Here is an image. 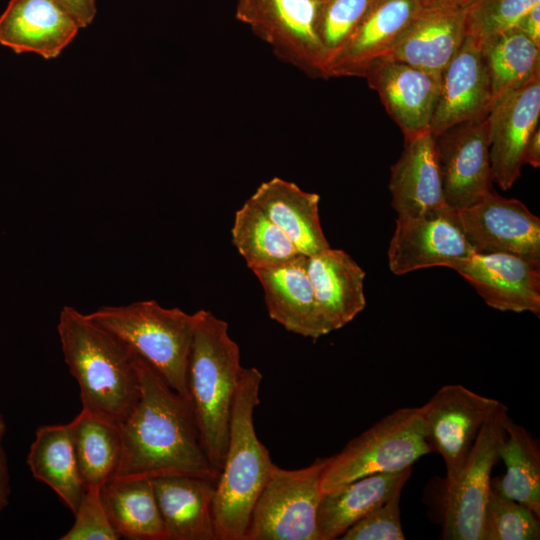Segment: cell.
<instances>
[{"instance_id":"obj_1","label":"cell","mask_w":540,"mask_h":540,"mask_svg":"<svg viewBox=\"0 0 540 540\" xmlns=\"http://www.w3.org/2000/svg\"><path fill=\"white\" fill-rule=\"evenodd\" d=\"M138 365L140 396L119 424L121 457L113 479L187 475L218 481L220 471L202 447L191 401L140 356Z\"/></svg>"},{"instance_id":"obj_2","label":"cell","mask_w":540,"mask_h":540,"mask_svg":"<svg viewBox=\"0 0 540 540\" xmlns=\"http://www.w3.org/2000/svg\"><path fill=\"white\" fill-rule=\"evenodd\" d=\"M57 331L64 361L80 388L82 409L120 424L140 396L139 356L72 306L61 309Z\"/></svg>"},{"instance_id":"obj_3","label":"cell","mask_w":540,"mask_h":540,"mask_svg":"<svg viewBox=\"0 0 540 540\" xmlns=\"http://www.w3.org/2000/svg\"><path fill=\"white\" fill-rule=\"evenodd\" d=\"M262 380L256 367L243 368L213 501L217 540H244L254 504L275 466L254 427Z\"/></svg>"},{"instance_id":"obj_4","label":"cell","mask_w":540,"mask_h":540,"mask_svg":"<svg viewBox=\"0 0 540 540\" xmlns=\"http://www.w3.org/2000/svg\"><path fill=\"white\" fill-rule=\"evenodd\" d=\"M188 388L202 447L220 472L226 455L231 412L243 366L226 321L195 313Z\"/></svg>"},{"instance_id":"obj_5","label":"cell","mask_w":540,"mask_h":540,"mask_svg":"<svg viewBox=\"0 0 540 540\" xmlns=\"http://www.w3.org/2000/svg\"><path fill=\"white\" fill-rule=\"evenodd\" d=\"M88 316L120 337L154 367L169 386L190 400L188 369L195 314L165 308L157 301L101 306Z\"/></svg>"},{"instance_id":"obj_6","label":"cell","mask_w":540,"mask_h":540,"mask_svg":"<svg viewBox=\"0 0 540 540\" xmlns=\"http://www.w3.org/2000/svg\"><path fill=\"white\" fill-rule=\"evenodd\" d=\"M430 452L420 408L396 409L329 457L321 491L324 494L372 474L402 471Z\"/></svg>"},{"instance_id":"obj_7","label":"cell","mask_w":540,"mask_h":540,"mask_svg":"<svg viewBox=\"0 0 540 540\" xmlns=\"http://www.w3.org/2000/svg\"><path fill=\"white\" fill-rule=\"evenodd\" d=\"M329 457L288 470L276 464L251 512L244 540H319L320 480Z\"/></svg>"},{"instance_id":"obj_8","label":"cell","mask_w":540,"mask_h":540,"mask_svg":"<svg viewBox=\"0 0 540 540\" xmlns=\"http://www.w3.org/2000/svg\"><path fill=\"white\" fill-rule=\"evenodd\" d=\"M319 0H236L235 17L282 61L312 78H328L317 31Z\"/></svg>"},{"instance_id":"obj_9","label":"cell","mask_w":540,"mask_h":540,"mask_svg":"<svg viewBox=\"0 0 540 540\" xmlns=\"http://www.w3.org/2000/svg\"><path fill=\"white\" fill-rule=\"evenodd\" d=\"M507 412V407L500 403L481 428L460 475L446 487L441 539L482 540L484 508L492 469L506 436Z\"/></svg>"},{"instance_id":"obj_10","label":"cell","mask_w":540,"mask_h":540,"mask_svg":"<svg viewBox=\"0 0 540 540\" xmlns=\"http://www.w3.org/2000/svg\"><path fill=\"white\" fill-rule=\"evenodd\" d=\"M501 402L460 384L442 386L419 407L432 452L446 466V487L460 475L481 428Z\"/></svg>"},{"instance_id":"obj_11","label":"cell","mask_w":540,"mask_h":540,"mask_svg":"<svg viewBox=\"0 0 540 540\" xmlns=\"http://www.w3.org/2000/svg\"><path fill=\"white\" fill-rule=\"evenodd\" d=\"M434 138L449 208L469 207L492 191L487 117L456 124Z\"/></svg>"},{"instance_id":"obj_12","label":"cell","mask_w":540,"mask_h":540,"mask_svg":"<svg viewBox=\"0 0 540 540\" xmlns=\"http://www.w3.org/2000/svg\"><path fill=\"white\" fill-rule=\"evenodd\" d=\"M455 211L475 253H508L540 262V219L521 201L492 190Z\"/></svg>"},{"instance_id":"obj_13","label":"cell","mask_w":540,"mask_h":540,"mask_svg":"<svg viewBox=\"0 0 540 540\" xmlns=\"http://www.w3.org/2000/svg\"><path fill=\"white\" fill-rule=\"evenodd\" d=\"M474 250L467 241L455 210L420 216L398 217L388 249L391 272L403 275L415 270L453 268Z\"/></svg>"},{"instance_id":"obj_14","label":"cell","mask_w":540,"mask_h":540,"mask_svg":"<svg viewBox=\"0 0 540 540\" xmlns=\"http://www.w3.org/2000/svg\"><path fill=\"white\" fill-rule=\"evenodd\" d=\"M362 77L378 93L405 140L430 132L441 75L380 58L369 64Z\"/></svg>"},{"instance_id":"obj_15","label":"cell","mask_w":540,"mask_h":540,"mask_svg":"<svg viewBox=\"0 0 540 540\" xmlns=\"http://www.w3.org/2000/svg\"><path fill=\"white\" fill-rule=\"evenodd\" d=\"M540 72L494 104L487 118L493 180L508 190L520 177L526 144L539 126Z\"/></svg>"},{"instance_id":"obj_16","label":"cell","mask_w":540,"mask_h":540,"mask_svg":"<svg viewBox=\"0 0 540 540\" xmlns=\"http://www.w3.org/2000/svg\"><path fill=\"white\" fill-rule=\"evenodd\" d=\"M500 311L540 314V262L508 253H474L453 268Z\"/></svg>"},{"instance_id":"obj_17","label":"cell","mask_w":540,"mask_h":540,"mask_svg":"<svg viewBox=\"0 0 540 540\" xmlns=\"http://www.w3.org/2000/svg\"><path fill=\"white\" fill-rule=\"evenodd\" d=\"M423 8L420 0H371L328 68V77H362L385 57Z\"/></svg>"},{"instance_id":"obj_18","label":"cell","mask_w":540,"mask_h":540,"mask_svg":"<svg viewBox=\"0 0 540 540\" xmlns=\"http://www.w3.org/2000/svg\"><path fill=\"white\" fill-rule=\"evenodd\" d=\"M492 107L490 82L481 48L466 36L441 74L430 133L436 136L456 124L485 118Z\"/></svg>"},{"instance_id":"obj_19","label":"cell","mask_w":540,"mask_h":540,"mask_svg":"<svg viewBox=\"0 0 540 540\" xmlns=\"http://www.w3.org/2000/svg\"><path fill=\"white\" fill-rule=\"evenodd\" d=\"M259 280L271 319L287 331L317 339L330 333L318 308L307 271V256L252 271Z\"/></svg>"},{"instance_id":"obj_20","label":"cell","mask_w":540,"mask_h":540,"mask_svg":"<svg viewBox=\"0 0 540 540\" xmlns=\"http://www.w3.org/2000/svg\"><path fill=\"white\" fill-rule=\"evenodd\" d=\"M80 26L55 0H11L0 16V44L15 53L56 58Z\"/></svg>"},{"instance_id":"obj_21","label":"cell","mask_w":540,"mask_h":540,"mask_svg":"<svg viewBox=\"0 0 540 540\" xmlns=\"http://www.w3.org/2000/svg\"><path fill=\"white\" fill-rule=\"evenodd\" d=\"M389 191L398 217L449 209L435 138L430 132L405 140L399 159L391 166Z\"/></svg>"},{"instance_id":"obj_22","label":"cell","mask_w":540,"mask_h":540,"mask_svg":"<svg viewBox=\"0 0 540 540\" xmlns=\"http://www.w3.org/2000/svg\"><path fill=\"white\" fill-rule=\"evenodd\" d=\"M465 37L464 8L423 7L383 58L441 75Z\"/></svg>"},{"instance_id":"obj_23","label":"cell","mask_w":540,"mask_h":540,"mask_svg":"<svg viewBox=\"0 0 540 540\" xmlns=\"http://www.w3.org/2000/svg\"><path fill=\"white\" fill-rule=\"evenodd\" d=\"M166 540H217L211 479L165 475L151 479Z\"/></svg>"},{"instance_id":"obj_24","label":"cell","mask_w":540,"mask_h":540,"mask_svg":"<svg viewBox=\"0 0 540 540\" xmlns=\"http://www.w3.org/2000/svg\"><path fill=\"white\" fill-rule=\"evenodd\" d=\"M307 271L320 313L330 331L352 321L365 307V272L343 250L307 256Z\"/></svg>"},{"instance_id":"obj_25","label":"cell","mask_w":540,"mask_h":540,"mask_svg":"<svg viewBox=\"0 0 540 540\" xmlns=\"http://www.w3.org/2000/svg\"><path fill=\"white\" fill-rule=\"evenodd\" d=\"M306 256L330 247L319 218L320 196L280 177L262 182L249 198Z\"/></svg>"},{"instance_id":"obj_26","label":"cell","mask_w":540,"mask_h":540,"mask_svg":"<svg viewBox=\"0 0 540 540\" xmlns=\"http://www.w3.org/2000/svg\"><path fill=\"white\" fill-rule=\"evenodd\" d=\"M410 475L411 467L372 474L324 493L316 520L319 540L339 539L353 524L403 488Z\"/></svg>"},{"instance_id":"obj_27","label":"cell","mask_w":540,"mask_h":540,"mask_svg":"<svg viewBox=\"0 0 540 540\" xmlns=\"http://www.w3.org/2000/svg\"><path fill=\"white\" fill-rule=\"evenodd\" d=\"M27 464L33 477L48 485L75 514L85 496L69 423L42 425L31 443Z\"/></svg>"},{"instance_id":"obj_28","label":"cell","mask_w":540,"mask_h":540,"mask_svg":"<svg viewBox=\"0 0 540 540\" xmlns=\"http://www.w3.org/2000/svg\"><path fill=\"white\" fill-rule=\"evenodd\" d=\"M99 494L108 519L121 538L166 540L151 479H112L100 487Z\"/></svg>"},{"instance_id":"obj_29","label":"cell","mask_w":540,"mask_h":540,"mask_svg":"<svg viewBox=\"0 0 540 540\" xmlns=\"http://www.w3.org/2000/svg\"><path fill=\"white\" fill-rule=\"evenodd\" d=\"M74 453L86 488L112 480L121 457L119 424L84 409L69 423Z\"/></svg>"},{"instance_id":"obj_30","label":"cell","mask_w":540,"mask_h":540,"mask_svg":"<svg viewBox=\"0 0 540 540\" xmlns=\"http://www.w3.org/2000/svg\"><path fill=\"white\" fill-rule=\"evenodd\" d=\"M480 48L493 106L540 72V46L517 27L487 39Z\"/></svg>"},{"instance_id":"obj_31","label":"cell","mask_w":540,"mask_h":540,"mask_svg":"<svg viewBox=\"0 0 540 540\" xmlns=\"http://www.w3.org/2000/svg\"><path fill=\"white\" fill-rule=\"evenodd\" d=\"M506 473L491 480L503 496L526 506L540 517V448L531 434L510 418L499 450Z\"/></svg>"},{"instance_id":"obj_32","label":"cell","mask_w":540,"mask_h":540,"mask_svg":"<svg viewBox=\"0 0 540 540\" xmlns=\"http://www.w3.org/2000/svg\"><path fill=\"white\" fill-rule=\"evenodd\" d=\"M231 235L233 245L252 271L280 265L301 254L249 199L236 211Z\"/></svg>"},{"instance_id":"obj_33","label":"cell","mask_w":540,"mask_h":540,"mask_svg":"<svg viewBox=\"0 0 540 540\" xmlns=\"http://www.w3.org/2000/svg\"><path fill=\"white\" fill-rule=\"evenodd\" d=\"M539 519L526 506L501 495L491 485L483 514L482 540H537Z\"/></svg>"},{"instance_id":"obj_34","label":"cell","mask_w":540,"mask_h":540,"mask_svg":"<svg viewBox=\"0 0 540 540\" xmlns=\"http://www.w3.org/2000/svg\"><path fill=\"white\" fill-rule=\"evenodd\" d=\"M540 0H473L464 8L466 36L479 46L487 39L516 26Z\"/></svg>"},{"instance_id":"obj_35","label":"cell","mask_w":540,"mask_h":540,"mask_svg":"<svg viewBox=\"0 0 540 540\" xmlns=\"http://www.w3.org/2000/svg\"><path fill=\"white\" fill-rule=\"evenodd\" d=\"M371 0H319L317 31L328 68ZM329 78V77H328Z\"/></svg>"},{"instance_id":"obj_36","label":"cell","mask_w":540,"mask_h":540,"mask_svg":"<svg viewBox=\"0 0 540 540\" xmlns=\"http://www.w3.org/2000/svg\"><path fill=\"white\" fill-rule=\"evenodd\" d=\"M402 488L383 504L347 529L339 539L342 540H403L405 539L401 517L400 498Z\"/></svg>"},{"instance_id":"obj_37","label":"cell","mask_w":540,"mask_h":540,"mask_svg":"<svg viewBox=\"0 0 540 540\" xmlns=\"http://www.w3.org/2000/svg\"><path fill=\"white\" fill-rule=\"evenodd\" d=\"M98 487L86 490L75 515V521L60 540H118L120 535L111 525L103 507Z\"/></svg>"},{"instance_id":"obj_38","label":"cell","mask_w":540,"mask_h":540,"mask_svg":"<svg viewBox=\"0 0 540 540\" xmlns=\"http://www.w3.org/2000/svg\"><path fill=\"white\" fill-rule=\"evenodd\" d=\"M76 20L80 28H86L96 15L95 0H55Z\"/></svg>"},{"instance_id":"obj_39","label":"cell","mask_w":540,"mask_h":540,"mask_svg":"<svg viewBox=\"0 0 540 540\" xmlns=\"http://www.w3.org/2000/svg\"><path fill=\"white\" fill-rule=\"evenodd\" d=\"M6 432V423L3 415L0 413V514L9 504L11 494L10 475L7 463L5 449L3 447V438Z\"/></svg>"},{"instance_id":"obj_40","label":"cell","mask_w":540,"mask_h":540,"mask_svg":"<svg viewBox=\"0 0 540 540\" xmlns=\"http://www.w3.org/2000/svg\"><path fill=\"white\" fill-rule=\"evenodd\" d=\"M515 27L540 46V3L527 11Z\"/></svg>"},{"instance_id":"obj_41","label":"cell","mask_w":540,"mask_h":540,"mask_svg":"<svg viewBox=\"0 0 540 540\" xmlns=\"http://www.w3.org/2000/svg\"><path fill=\"white\" fill-rule=\"evenodd\" d=\"M524 164H529L534 168L540 166V129L539 126L531 134L523 157Z\"/></svg>"},{"instance_id":"obj_42","label":"cell","mask_w":540,"mask_h":540,"mask_svg":"<svg viewBox=\"0 0 540 540\" xmlns=\"http://www.w3.org/2000/svg\"><path fill=\"white\" fill-rule=\"evenodd\" d=\"M473 0H420L423 7L465 8Z\"/></svg>"}]
</instances>
